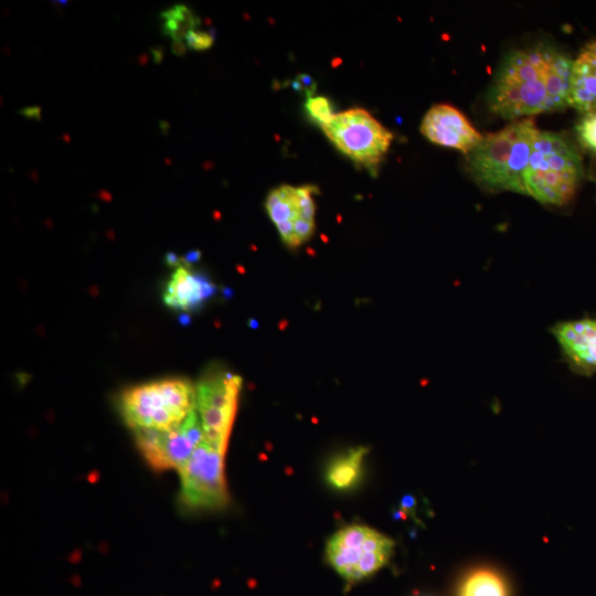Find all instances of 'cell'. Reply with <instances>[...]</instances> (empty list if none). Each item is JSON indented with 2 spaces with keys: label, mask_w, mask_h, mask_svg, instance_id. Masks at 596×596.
<instances>
[{
  "label": "cell",
  "mask_w": 596,
  "mask_h": 596,
  "mask_svg": "<svg viewBox=\"0 0 596 596\" xmlns=\"http://www.w3.org/2000/svg\"><path fill=\"white\" fill-rule=\"evenodd\" d=\"M573 61L549 44L513 50L499 65L487 94L489 109L518 119L568 106Z\"/></svg>",
  "instance_id": "6da1fadb"
},
{
  "label": "cell",
  "mask_w": 596,
  "mask_h": 596,
  "mask_svg": "<svg viewBox=\"0 0 596 596\" xmlns=\"http://www.w3.org/2000/svg\"><path fill=\"white\" fill-rule=\"evenodd\" d=\"M538 132L534 120L525 118L483 136L466 155L468 170L486 189L525 194L523 174Z\"/></svg>",
  "instance_id": "7a4b0ae2"
},
{
  "label": "cell",
  "mask_w": 596,
  "mask_h": 596,
  "mask_svg": "<svg viewBox=\"0 0 596 596\" xmlns=\"http://www.w3.org/2000/svg\"><path fill=\"white\" fill-rule=\"evenodd\" d=\"M583 175L582 159L564 136L539 130L523 174L525 194L562 206L575 195Z\"/></svg>",
  "instance_id": "3957f363"
},
{
  "label": "cell",
  "mask_w": 596,
  "mask_h": 596,
  "mask_svg": "<svg viewBox=\"0 0 596 596\" xmlns=\"http://www.w3.org/2000/svg\"><path fill=\"white\" fill-rule=\"evenodd\" d=\"M120 414L135 429L170 430L196 409L195 387L187 379L169 377L126 389Z\"/></svg>",
  "instance_id": "277c9868"
},
{
  "label": "cell",
  "mask_w": 596,
  "mask_h": 596,
  "mask_svg": "<svg viewBox=\"0 0 596 596\" xmlns=\"http://www.w3.org/2000/svg\"><path fill=\"white\" fill-rule=\"evenodd\" d=\"M393 549L394 542L390 538L371 528L353 524L330 538L326 557L345 582L356 583L381 570Z\"/></svg>",
  "instance_id": "5b68a950"
},
{
  "label": "cell",
  "mask_w": 596,
  "mask_h": 596,
  "mask_svg": "<svg viewBox=\"0 0 596 596\" xmlns=\"http://www.w3.org/2000/svg\"><path fill=\"white\" fill-rule=\"evenodd\" d=\"M322 129L337 149L371 171L376 170L393 140V134L362 108L336 114Z\"/></svg>",
  "instance_id": "8992f818"
},
{
  "label": "cell",
  "mask_w": 596,
  "mask_h": 596,
  "mask_svg": "<svg viewBox=\"0 0 596 596\" xmlns=\"http://www.w3.org/2000/svg\"><path fill=\"white\" fill-rule=\"evenodd\" d=\"M243 380L227 371H213L195 386L196 412L203 439L226 451Z\"/></svg>",
  "instance_id": "52a82bcc"
},
{
  "label": "cell",
  "mask_w": 596,
  "mask_h": 596,
  "mask_svg": "<svg viewBox=\"0 0 596 596\" xmlns=\"http://www.w3.org/2000/svg\"><path fill=\"white\" fill-rule=\"evenodd\" d=\"M224 450L205 441L196 446L179 470L180 498L192 509H223L228 503L224 471Z\"/></svg>",
  "instance_id": "ba28073f"
},
{
  "label": "cell",
  "mask_w": 596,
  "mask_h": 596,
  "mask_svg": "<svg viewBox=\"0 0 596 596\" xmlns=\"http://www.w3.org/2000/svg\"><path fill=\"white\" fill-rule=\"evenodd\" d=\"M315 185L283 184L272 190L265 209L284 244L296 248L308 241L315 231Z\"/></svg>",
  "instance_id": "9c48e42d"
},
{
  "label": "cell",
  "mask_w": 596,
  "mask_h": 596,
  "mask_svg": "<svg viewBox=\"0 0 596 596\" xmlns=\"http://www.w3.org/2000/svg\"><path fill=\"white\" fill-rule=\"evenodd\" d=\"M134 433L137 447L146 461L158 470L179 471L203 440V429L196 409L173 429H135Z\"/></svg>",
  "instance_id": "30bf717a"
},
{
  "label": "cell",
  "mask_w": 596,
  "mask_h": 596,
  "mask_svg": "<svg viewBox=\"0 0 596 596\" xmlns=\"http://www.w3.org/2000/svg\"><path fill=\"white\" fill-rule=\"evenodd\" d=\"M421 132L432 142L469 153L482 139V135L457 108L436 104L423 117Z\"/></svg>",
  "instance_id": "8fae6325"
},
{
  "label": "cell",
  "mask_w": 596,
  "mask_h": 596,
  "mask_svg": "<svg viewBox=\"0 0 596 596\" xmlns=\"http://www.w3.org/2000/svg\"><path fill=\"white\" fill-rule=\"evenodd\" d=\"M552 333L573 371L583 375L596 372L595 319L560 322L552 328Z\"/></svg>",
  "instance_id": "7c38bea8"
},
{
  "label": "cell",
  "mask_w": 596,
  "mask_h": 596,
  "mask_svg": "<svg viewBox=\"0 0 596 596\" xmlns=\"http://www.w3.org/2000/svg\"><path fill=\"white\" fill-rule=\"evenodd\" d=\"M216 292V286L206 275L192 270L188 262L175 266L163 292L166 306L180 311L198 310Z\"/></svg>",
  "instance_id": "4fadbf2b"
},
{
  "label": "cell",
  "mask_w": 596,
  "mask_h": 596,
  "mask_svg": "<svg viewBox=\"0 0 596 596\" xmlns=\"http://www.w3.org/2000/svg\"><path fill=\"white\" fill-rule=\"evenodd\" d=\"M568 105L583 114L596 110V41L573 60Z\"/></svg>",
  "instance_id": "5bb4252c"
},
{
  "label": "cell",
  "mask_w": 596,
  "mask_h": 596,
  "mask_svg": "<svg viewBox=\"0 0 596 596\" xmlns=\"http://www.w3.org/2000/svg\"><path fill=\"white\" fill-rule=\"evenodd\" d=\"M366 454L368 448L356 447L332 460L326 472L328 483L338 490L354 486L361 476L362 462Z\"/></svg>",
  "instance_id": "9a60e30c"
},
{
  "label": "cell",
  "mask_w": 596,
  "mask_h": 596,
  "mask_svg": "<svg viewBox=\"0 0 596 596\" xmlns=\"http://www.w3.org/2000/svg\"><path fill=\"white\" fill-rule=\"evenodd\" d=\"M458 596H509V587L497 571L479 567L461 579Z\"/></svg>",
  "instance_id": "2e32d148"
},
{
  "label": "cell",
  "mask_w": 596,
  "mask_h": 596,
  "mask_svg": "<svg viewBox=\"0 0 596 596\" xmlns=\"http://www.w3.org/2000/svg\"><path fill=\"white\" fill-rule=\"evenodd\" d=\"M160 17L162 23V34L171 36L174 41H181L201 24L200 17L195 15L185 4H174L162 11Z\"/></svg>",
  "instance_id": "e0dca14e"
},
{
  "label": "cell",
  "mask_w": 596,
  "mask_h": 596,
  "mask_svg": "<svg viewBox=\"0 0 596 596\" xmlns=\"http://www.w3.org/2000/svg\"><path fill=\"white\" fill-rule=\"evenodd\" d=\"M307 115L323 128L336 115L332 103L324 96H311L305 104Z\"/></svg>",
  "instance_id": "ac0fdd59"
},
{
  "label": "cell",
  "mask_w": 596,
  "mask_h": 596,
  "mask_svg": "<svg viewBox=\"0 0 596 596\" xmlns=\"http://www.w3.org/2000/svg\"><path fill=\"white\" fill-rule=\"evenodd\" d=\"M576 134L581 145L596 155V110L583 115L576 125Z\"/></svg>",
  "instance_id": "d6986e66"
},
{
  "label": "cell",
  "mask_w": 596,
  "mask_h": 596,
  "mask_svg": "<svg viewBox=\"0 0 596 596\" xmlns=\"http://www.w3.org/2000/svg\"><path fill=\"white\" fill-rule=\"evenodd\" d=\"M215 40V30L211 29L210 31H191L187 38V46L190 50L194 51H205L210 49Z\"/></svg>",
  "instance_id": "ffe728a7"
},
{
  "label": "cell",
  "mask_w": 596,
  "mask_h": 596,
  "mask_svg": "<svg viewBox=\"0 0 596 596\" xmlns=\"http://www.w3.org/2000/svg\"><path fill=\"white\" fill-rule=\"evenodd\" d=\"M292 86L298 91L307 95V97H311V95L315 93L317 84L312 77H310L308 74H299L296 76L295 81L292 82Z\"/></svg>",
  "instance_id": "44dd1931"
},
{
  "label": "cell",
  "mask_w": 596,
  "mask_h": 596,
  "mask_svg": "<svg viewBox=\"0 0 596 596\" xmlns=\"http://www.w3.org/2000/svg\"><path fill=\"white\" fill-rule=\"evenodd\" d=\"M18 114L25 117L26 119H34L40 121L42 118V108L38 105L26 106L18 110Z\"/></svg>",
  "instance_id": "7402d4cb"
},
{
  "label": "cell",
  "mask_w": 596,
  "mask_h": 596,
  "mask_svg": "<svg viewBox=\"0 0 596 596\" xmlns=\"http://www.w3.org/2000/svg\"><path fill=\"white\" fill-rule=\"evenodd\" d=\"M149 51L156 64H160L163 61L164 47L162 45L150 46Z\"/></svg>",
  "instance_id": "603a6c76"
},
{
  "label": "cell",
  "mask_w": 596,
  "mask_h": 596,
  "mask_svg": "<svg viewBox=\"0 0 596 596\" xmlns=\"http://www.w3.org/2000/svg\"><path fill=\"white\" fill-rule=\"evenodd\" d=\"M188 46L182 41H173L171 43V52L177 56H184L187 54Z\"/></svg>",
  "instance_id": "cb8c5ba5"
},
{
  "label": "cell",
  "mask_w": 596,
  "mask_h": 596,
  "mask_svg": "<svg viewBox=\"0 0 596 596\" xmlns=\"http://www.w3.org/2000/svg\"><path fill=\"white\" fill-rule=\"evenodd\" d=\"M159 128L161 130V132L163 134V136H168L169 135V129H170V124L167 121V120H160L159 121Z\"/></svg>",
  "instance_id": "d4e9b609"
},
{
  "label": "cell",
  "mask_w": 596,
  "mask_h": 596,
  "mask_svg": "<svg viewBox=\"0 0 596 596\" xmlns=\"http://www.w3.org/2000/svg\"><path fill=\"white\" fill-rule=\"evenodd\" d=\"M200 257V252L199 251H192L190 253L187 254L185 256V262L190 263V262H195L198 260Z\"/></svg>",
  "instance_id": "484cf974"
},
{
  "label": "cell",
  "mask_w": 596,
  "mask_h": 596,
  "mask_svg": "<svg viewBox=\"0 0 596 596\" xmlns=\"http://www.w3.org/2000/svg\"><path fill=\"white\" fill-rule=\"evenodd\" d=\"M149 60V55L148 53L146 52H142L139 56H138V63L140 66H143L146 65V63L148 62Z\"/></svg>",
  "instance_id": "4316f807"
},
{
  "label": "cell",
  "mask_w": 596,
  "mask_h": 596,
  "mask_svg": "<svg viewBox=\"0 0 596 596\" xmlns=\"http://www.w3.org/2000/svg\"><path fill=\"white\" fill-rule=\"evenodd\" d=\"M99 196L105 201H110L111 200L110 193L108 191H106V190H100L99 191Z\"/></svg>",
  "instance_id": "83f0119b"
},
{
  "label": "cell",
  "mask_w": 596,
  "mask_h": 596,
  "mask_svg": "<svg viewBox=\"0 0 596 596\" xmlns=\"http://www.w3.org/2000/svg\"><path fill=\"white\" fill-rule=\"evenodd\" d=\"M63 139H64L65 141H67V142H70V136H68V135H64V136H63Z\"/></svg>",
  "instance_id": "f1b7e54d"
},
{
  "label": "cell",
  "mask_w": 596,
  "mask_h": 596,
  "mask_svg": "<svg viewBox=\"0 0 596 596\" xmlns=\"http://www.w3.org/2000/svg\"><path fill=\"white\" fill-rule=\"evenodd\" d=\"M167 164H171V161L169 159H166Z\"/></svg>",
  "instance_id": "f546056e"
}]
</instances>
